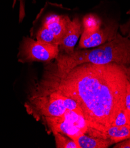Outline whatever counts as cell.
I'll use <instances>...</instances> for the list:
<instances>
[{
	"instance_id": "obj_1",
	"label": "cell",
	"mask_w": 130,
	"mask_h": 148,
	"mask_svg": "<svg viewBox=\"0 0 130 148\" xmlns=\"http://www.w3.org/2000/svg\"><path fill=\"white\" fill-rule=\"evenodd\" d=\"M128 79L129 67L115 63H84L67 73L50 67L38 96L56 92L74 100L88 126L87 132L107 139L106 131L125 109Z\"/></svg>"
},
{
	"instance_id": "obj_2",
	"label": "cell",
	"mask_w": 130,
	"mask_h": 148,
	"mask_svg": "<svg viewBox=\"0 0 130 148\" xmlns=\"http://www.w3.org/2000/svg\"><path fill=\"white\" fill-rule=\"evenodd\" d=\"M56 63L51 67L60 73H67L84 63L106 64L117 63L130 66V40L119 33L112 40L91 50L74 51L71 54H62L56 57Z\"/></svg>"
},
{
	"instance_id": "obj_3",
	"label": "cell",
	"mask_w": 130,
	"mask_h": 148,
	"mask_svg": "<svg viewBox=\"0 0 130 148\" xmlns=\"http://www.w3.org/2000/svg\"><path fill=\"white\" fill-rule=\"evenodd\" d=\"M59 46L24 38L19 54L20 60L24 62H49L59 56Z\"/></svg>"
},
{
	"instance_id": "obj_4",
	"label": "cell",
	"mask_w": 130,
	"mask_h": 148,
	"mask_svg": "<svg viewBox=\"0 0 130 148\" xmlns=\"http://www.w3.org/2000/svg\"><path fill=\"white\" fill-rule=\"evenodd\" d=\"M117 24L111 23L93 33L83 32L79 41L80 49L94 48L110 41L117 35Z\"/></svg>"
},
{
	"instance_id": "obj_5",
	"label": "cell",
	"mask_w": 130,
	"mask_h": 148,
	"mask_svg": "<svg viewBox=\"0 0 130 148\" xmlns=\"http://www.w3.org/2000/svg\"><path fill=\"white\" fill-rule=\"evenodd\" d=\"M33 100L36 110L44 117L62 116L67 110L63 101L54 93L36 96Z\"/></svg>"
},
{
	"instance_id": "obj_6",
	"label": "cell",
	"mask_w": 130,
	"mask_h": 148,
	"mask_svg": "<svg viewBox=\"0 0 130 148\" xmlns=\"http://www.w3.org/2000/svg\"><path fill=\"white\" fill-rule=\"evenodd\" d=\"M45 121L54 132H59L66 135L72 140L84 133L73 123L66 120L62 116L59 117H45Z\"/></svg>"
},
{
	"instance_id": "obj_7",
	"label": "cell",
	"mask_w": 130,
	"mask_h": 148,
	"mask_svg": "<svg viewBox=\"0 0 130 148\" xmlns=\"http://www.w3.org/2000/svg\"><path fill=\"white\" fill-rule=\"evenodd\" d=\"M82 34V24L78 18L71 20L67 30L59 45V47L66 54L74 52V48L80 36Z\"/></svg>"
},
{
	"instance_id": "obj_8",
	"label": "cell",
	"mask_w": 130,
	"mask_h": 148,
	"mask_svg": "<svg viewBox=\"0 0 130 148\" xmlns=\"http://www.w3.org/2000/svg\"><path fill=\"white\" fill-rule=\"evenodd\" d=\"M70 22L68 16L51 14L45 18L42 25L50 29L61 42Z\"/></svg>"
},
{
	"instance_id": "obj_9",
	"label": "cell",
	"mask_w": 130,
	"mask_h": 148,
	"mask_svg": "<svg viewBox=\"0 0 130 148\" xmlns=\"http://www.w3.org/2000/svg\"><path fill=\"white\" fill-rule=\"evenodd\" d=\"M73 140L78 148H106L114 143L110 139L93 138L84 134L78 136Z\"/></svg>"
},
{
	"instance_id": "obj_10",
	"label": "cell",
	"mask_w": 130,
	"mask_h": 148,
	"mask_svg": "<svg viewBox=\"0 0 130 148\" xmlns=\"http://www.w3.org/2000/svg\"><path fill=\"white\" fill-rule=\"evenodd\" d=\"M105 135L114 143L120 142L130 138V126L112 125L107 129Z\"/></svg>"
},
{
	"instance_id": "obj_11",
	"label": "cell",
	"mask_w": 130,
	"mask_h": 148,
	"mask_svg": "<svg viewBox=\"0 0 130 148\" xmlns=\"http://www.w3.org/2000/svg\"><path fill=\"white\" fill-rule=\"evenodd\" d=\"M83 31L88 33H93L97 31L102 26L100 18L93 14H88L83 18Z\"/></svg>"
},
{
	"instance_id": "obj_12",
	"label": "cell",
	"mask_w": 130,
	"mask_h": 148,
	"mask_svg": "<svg viewBox=\"0 0 130 148\" xmlns=\"http://www.w3.org/2000/svg\"><path fill=\"white\" fill-rule=\"evenodd\" d=\"M36 38L38 41L45 43L54 44V45H60V41L55 35L46 27L43 25L39 29L36 34Z\"/></svg>"
},
{
	"instance_id": "obj_13",
	"label": "cell",
	"mask_w": 130,
	"mask_h": 148,
	"mask_svg": "<svg viewBox=\"0 0 130 148\" xmlns=\"http://www.w3.org/2000/svg\"><path fill=\"white\" fill-rule=\"evenodd\" d=\"M56 147L57 148H78L76 142L70 138H66L62 134L59 132L53 133Z\"/></svg>"
},
{
	"instance_id": "obj_14",
	"label": "cell",
	"mask_w": 130,
	"mask_h": 148,
	"mask_svg": "<svg viewBox=\"0 0 130 148\" xmlns=\"http://www.w3.org/2000/svg\"><path fill=\"white\" fill-rule=\"evenodd\" d=\"M51 93H54L57 97L59 98H60L63 102V104L65 105V106L66 107L67 110H72L80 114H82V113L80 109L79 106H78V105L77 104V103L73 99H71L68 97L65 96L63 95H60L59 93H57L56 92H51ZM46 95V94H45Z\"/></svg>"
},
{
	"instance_id": "obj_15",
	"label": "cell",
	"mask_w": 130,
	"mask_h": 148,
	"mask_svg": "<svg viewBox=\"0 0 130 148\" xmlns=\"http://www.w3.org/2000/svg\"><path fill=\"white\" fill-rule=\"evenodd\" d=\"M112 125H113V126L128 125V122H127V117L125 109L120 111V112L117 116L116 118H115V119Z\"/></svg>"
},
{
	"instance_id": "obj_16",
	"label": "cell",
	"mask_w": 130,
	"mask_h": 148,
	"mask_svg": "<svg viewBox=\"0 0 130 148\" xmlns=\"http://www.w3.org/2000/svg\"><path fill=\"white\" fill-rule=\"evenodd\" d=\"M125 109L130 112V82L128 79L127 84V93L125 96Z\"/></svg>"
},
{
	"instance_id": "obj_17",
	"label": "cell",
	"mask_w": 130,
	"mask_h": 148,
	"mask_svg": "<svg viewBox=\"0 0 130 148\" xmlns=\"http://www.w3.org/2000/svg\"><path fill=\"white\" fill-rule=\"evenodd\" d=\"M114 148H130V138L123 140V142H120V143L115 145Z\"/></svg>"
},
{
	"instance_id": "obj_18",
	"label": "cell",
	"mask_w": 130,
	"mask_h": 148,
	"mask_svg": "<svg viewBox=\"0 0 130 148\" xmlns=\"http://www.w3.org/2000/svg\"><path fill=\"white\" fill-rule=\"evenodd\" d=\"M129 80L130 82V67L129 68Z\"/></svg>"
}]
</instances>
